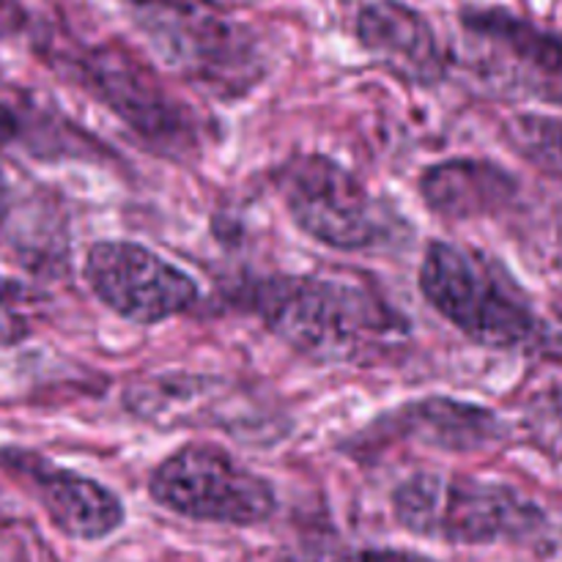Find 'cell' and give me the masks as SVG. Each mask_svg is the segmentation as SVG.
<instances>
[{"label": "cell", "instance_id": "obj_1", "mask_svg": "<svg viewBox=\"0 0 562 562\" xmlns=\"http://www.w3.org/2000/svg\"><path fill=\"white\" fill-rule=\"evenodd\" d=\"M236 302L285 346L327 366L368 362L409 333V322L382 294L329 274L256 278Z\"/></svg>", "mask_w": 562, "mask_h": 562}, {"label": "cell", "instance_id": "obj_2", "mask_svg": "<svg viewBox=\"0 0 562 562\" xmlns=\"http://www.w3.org/2000/svg\"><path fill=\"white\" fill-rule=\"evenodd\" d=\"M417 289L437 316L492 351L536 349L543 316L530 291L488 250L464 241H428Z\"/></svg>", "mask_w": 562, "mask_h": 562}, {"label": "cell", "instance_id": "obj_3", "mask_svg": "<svg viewBox=\"0 0 562 562\" xmlns=\"http://www.w3.org/2000/svg\"><path fill=\"white\" fill-rule=\"evenodd\" d=\"M393 516L406 532L450 547L525 541L547 527V514L516 486L445 472H415L393 492Z\"/></svg>", "mask_w": 562, "mask_h": 562}, {"label": "cell", "instance_id": "obj_4", "mask_svg": "<svg viewBox=\"0 0 562 562\" xmlns=\"http://www.w3.org/2000/svg\"><path fill=\"white\" fill-rule=\"evenodd\" d=\"M135 11L154 53L203 91L239 99L261 80L256 36L214 0H140Z\"/></svg>", "mask_w": 562, "mask_h": 562}, {"label": "cell", "instance_id": "obj_5", "mask_svg": "<svg viewBox=\"0 0 562 562\" xmlns=\"http://www.w3.org/2000/svg\"><path fill=\"white\" fill-rule=\"evenodd\" d=\"M148 494L181 519L225 527H258L278 510V492L217 442H187L148 475Z\"/></svg>", "mask_w": 562, "mask_h": 562}, {"label": "cell", "instance_id": "obj_6", "mask_svg": "<svg viewBox=\"0 0 562 562\" xmlns=\"http://www.w3.org/2000/svg\"><path fill=\"white\" fill-rule=\"evenodd\" d=\"M291 223L335 252H366L393 239V217L346 165L327 154H294L278 170Z\"/></svg>", "mask_w": 562, "mask_h": 562}, {"label": "cell", "instance_id": "obj_7", "mask_svg": "<svg viewBox=\"0 0 562 562\" xmlns=\"http://www.w3.org/2000/svg\"><path fill=\"white\" fill-rule=\"evenodd\" d=\"M82 280L102 307L137 327H157L198 305V280L132 239H99L82 258Z\"/></svg>", "mask_w": 562, "mask_h": 562}, {"label": "cell", "instance_id": "obj_8", "mask_svg": "<svg viewBox=\"0 0 562 562\" xmlns=\"http://www.w3.org/2000/svg\"><path fill=\"white\" fill-rule=\"evenodd\" d=\"M461 27L481 77L521 97L562 102V33L508 9H464Z\"/></svg>", "mask_w": 562, "mask_h": 562}, {"label": "cell", "instance_id": "obj_9", "mask_svg": "<svg viewBox=\"0 0 562 562\" xmlns=\"http://www.w3.org/2000/svg\"><path fill=\"white\" fill-rule=\"evenodd\" d=\"M77 69L80 80L143 140L168 151H187L195 146L198 126L190 110L135 58L110 47H97L77 60Z\"/></svg>", "mask_w": 562, "mask_h": 562}, {"label": "cell", "instance_id": "obj_10", "mask_svg": "<svg viewBox=\"0 0 562 562\" xmlns=\"http://www.w3.org/2000/svg\"><path fill=\"white\" fill-rule=\"evenodd\" d=\"M0 467L31 488L55 530L66 538L102 541L124 527V503L97 477L55 464L27 448H0Z\"/></svg>", "mask_w": 562, "mask_h": 562}, {"label": "cell", "instance_id": "obj_11", "mask_svg": "<svg viewBox=\"0 0 562 562\" xmlns=\"http://www.w3.org/2000/svg\"><path fill=\"white\" fill-rule=\"evenodd\" d=\"M510 428L503 417L475 401L428 395L379 415L357 437L360 445L409 442L442 453H483L508 442Z\"/></svg>", "mask_w": 562, "mask_h": 562}, {"label": "cell", "instance_id": "obj_12", "mask_svg": "<svg viewBox=\"0 0 562 562\" xmlns=\"http://www.w3.org/2000/svg\"><path fill=\"white\" fill-rule=\"evenodd\" d=\"M355 36L373 60L409 86L431 88L448 77L450 55L437 27L404 0H371L362 5Z\"/></svg>", "mask_w": 562, "mask_h": 562}, {"label": "cell", "instance_id": "obj_13", "mask_svg": "<svg viewBox=\"0 0 562 562\" xmlns=\"http://www.w3.org/2000/svg\"><path fill=\"white\" fill-rule=\"evenodd\" d=\"M417 190L428 212L437 217L477 220L508 206L519 184L492 159L453 157L428 165L417 179Z\"/></svg>", "mask_w": 562, "mask_h": 562}, {"label": "cell", "instance_id": "obj_14", "mask_svg": "<svg viewBox=\"0 0 562 562\" xmlns=\"http://www.w3.org/2000/svg\"><path fill=\"white\" fill-rule=\"evenodd\" d=\"M503 137L530 168L562 179V115L516 113L503 124Z\"/></svg>", "mask_w": 562, "mask_h": 562}, {"label": "cell", "instance_id": "obj_15", "mask_svg": "<svg viewBox=\"0 0 562 562\" xmlns=\"http://www.w3.org/2000/svg\"><path fill=\"white\" fill-rule=\"evenodd\" d=\"M525 423L538 448L562 459V384L541 390L530 398L525 412Z\"/></svg>", "mask_w": 562, "mask_h": 562}, {"label": "cell", "instance_id": "obj_16", "mask_svg": "<svg viewBox=\"0 0 562 562\" xmlns=\"http://www.w3.org/2000/svg\"><path fill=\"white\" fill-rule=\"evenodd\" d=\"M25 289L9 278H0V349L22 344L31 335V322L25 316Z\"/></svg>", "mask_w": 562, "mask_h": 562}, {"label": "cell", "instance_id": "obj_17", "mask_svg": "<svg viewBox=\"0 0 562 562\" xmlns=\"http://www.w3.org/2000/svg\"><path fill=\"white\" fill-rule=\"evenodd\" d=\"M302 562H434L423 554L401 552V549H351V552L324 554V558L302 560Z\"/></svg>", "mask_w": 562, "mask_h": 562}, {"label": "cell", "instance_id": "obj_18", "mask_svg": "<svg viewBox=\"0 0 562 562\" xmlns=\"http://www.w3.org/2000/svg\"><path fill=\"white\" fill-rule=\"evenodd\" d=\"M22 135H25V121H22V115L0 97V146L16 143Z\"/></svg>", "mask_w": 562, "mask_h": 562}, {"label": "cell", "instance_id": "obj_19", "mask_svg": "<svg viewBox=\"0 0 562 562\" xmlns=\"http://www.w3.org/2000/svg\"><path fill=\"white\" fill-rule=\"evenodd\" d=\"M538 351H547V355L558 357V360H562V322L560 324H543V335L541 340H538L536 346Z\"/></svg>", "mask_w": 562, "mask_h": 562}, {"label": "cell", "instance_id": "obj_20", "mask_svg": "<svg viewBox=\"0 0 562 562\" xmlns=\"http://www.w3.org/2000/svg\"><path fill=\"white\" fill-rule=\"evenodd\" d=\"M126 3H130V5H137V3H140V0H126Z\"/></svg>", "mask_w": 562, "mask_h": 562}]
</instances>
